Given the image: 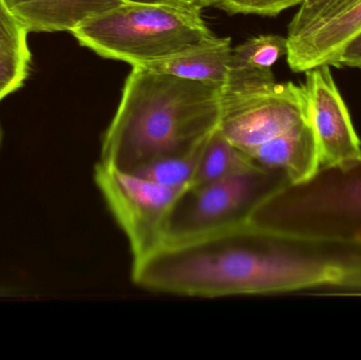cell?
<instances>
[{
    "label": "cell",
    "mask_w": 361,
    "mask_h": 360,
    "mask_svg": "<svg viewBox=\"0 0 361 360\" xmlns=\"http://www.w3.org/2000/svg\"><path fill=\"white\" fill-rule=\"evenodd\" d=\"M133 283L188 297L361 290V242L318 240L245 219L169 239L133 263Z\"/></svg>",
    "instance_id": "6da1fadb"
},
{
    "label": "cell",
    "mask_w": 361,
    "mask_h": 360,
    "mask_svg": "<svg viewBox=\"0 0 361 360\" xmlns=\"http://www.w3.org/2000/svg\"><path fill=\"white\" fill-rule=\"evenodd\" d=\"M221 114L219 89L133 67L102 139L99 163L133 173L152 161L190 151L219 128Z\"/></svg>",
    "instance_id": "7a4b0ae2"
},
{
    "label": "cell",
    "mask_w": 361,
    "mask_h": 360,
    "mask_svg": "<svg viewBox=\"0 0 361 360\" xmlns=\"http://www.w3.org/2000/svg\"><path fill=\"white\" fill-rule=\"evenodd\" d=\"M193 0L180 4L123 2L70 33L104 58L142 67L216 44Z\"/></svg>",
    "instance_id": "3957f363"
},
{
    "label": "cell",
    "mask_w": 361,
    "mask_h": 360,
    "mask_svg": "<svg viewBox=\"0 0 361 360\" xmlns=\"http://www.w3.org/2000/svg\"><path fill=\"white\" fill-rule=\"evenodd\" d=\"M252 218L305 238L361 242V156L286 185Z\"/></svg>",
    "instance_id": "277c9868"
},
{
    "label": "cell",
    "mask_w": 361,
    "mask_h": 360,
    "mask_svg": "<svg viewBox=\"0 0 361 360\" xmlns=\"http://www.w3.org/2000/svg\"><path fill=\"white\" fill-rule=\"evenodd\" d=\"M220 129L227 141L247 152L310 120L305 85L276 78H243L221 89Z\"/></svg>",
    "instance_id": "5b68a950"
},
{
    "label": "cell",
    "mask_w": 361,
    "mask_h": 360,
    "mask_svg": "<svg viewBox=\"0 0 361 360\" xmlns=\"http://www.w3.org/2000/svg\"><path fill=\"white\" fill-rule=\"evenodd\" d=\"M290 185L279 171L256 167L183 194L169 220L167 239H178L250 219L269 197Z\"/></svg>",
    "instance_id": "8992f818"
},
{
    "label": "cell",
    "mask_w": 361,
    "mask_h": 360,
    "mask_svg": "<svg viewBox=\"0 0 361 360\" xmlns=\"http://www.w3.org/2000/svg\"><path fill=\"white\" fill-rule=\"evenodd\" d=\"M94 181L130 245L133 261L166 241L169 220L184 192L97 163Z\"/></svg>",
    "instance_id": "52a82bcc"
},
{
    "label": "cell",
    "mask_w": 361,
    "mask_h": 360,
    "mask_svg": "<svg viewBox=\"0 0 361 360\" xmlns=\"http://www.w3.org/2000/svg\"><path fill=\"white\" fill-rule=\"evenodd\" d=\"M305 74L310 120L317 139L319 169L360 158V137L330 66H319Z\"/></svg>",
    "instance_id": "ba28073f"
},
{
    "label": "cell",
    "mask_w": 361,
    "mask_h": 360,
    "mask_svg": "<svg viewBox=\"0 0 361 360\" xmlns=\"http://www.w3.org/2000/svg\"><path fill=\"white\" fill-rule=\"evenodd\" d=\"M361 33V0L326 23L288 38L286 61L295 73L322 65L332 67L343 49Z\"/></svg>",
    "instance_id": "9c48e42d"
},
{
    "label": "cell",
    "mask_w": 361,
    "mask_h": 360,
    "mask_svg": "<svg viewBox=\"0 0 361 360\" xmlns=\"http://www.w3.org/2000/svg\"><path fill=\"white\" fill-rule=\"evenodd\" d=\"M259 167L279 171L290 184L310 179L319 169V151L311 120L245 152Z\"/></svg>",
    "instance_id": "30bf717a"
},
{
    "label": "cell",
    "mask_w": 361,
    "mask_h": 360,
    "mask_svg": "<svg viewBox=\"0 0 361 360\" xmlns=\"http://www.w3.org/2000/svg\"><path fill=\"white\" fill-rule=\"evenodd\" d=\"M27 32H71L125 0H10Z\"/></svg>",
    "instance_id": "8fae6325"
},
{
    "label": "cell",
    "mask_w": 361,
    "mask_h": 360,
    "mask_svg": "<svg viewBox=\"0 0 361 360\" xmlns=\"http://www.w3.org/2000/svg\"><path fill=\"white\" fill-rule=\"evenodd\" d=\"M231 38L220 37L212 46L142 67L203 82L221 91L231 75Z\"/></svg>",
    "instance_id": "7c38bea8"
},
{
    "label": "cell",
    "mask_w": 361,
    "mask_h": 360,
    "mask_svg": "<svg viewBox=\"0 0 361 360\" xmlns=\"http://www.w3.org/2000/svg\"><path fill=\"white\" fill-rule=\"evenodd\" d=\"M27 34L10 0H0V101L27 80L31 63Z\"/></svg>",
    "instance_id": "4fadbf2b"
},
{
    "label": "cell",
    "mask_w": 361,
    "mask_h": 360,
    "mask_svg": "<svg viewBox=\"0 0 361 360\" xmlns=\"http://www.w3.org/2000/svg\"><path fill=\"white\" fill-rule=\"evenodd\" d=\"M256 167L258 165L245 152L227 141L220 129H216L206 142L191 190Z\"/></svg>",
    "instance_id": "5bb4252c"
},
{
    "label": "cell",
    "mask_w": 361,
    "mask_h": 360,
    "mask_svg": "<svg viewBox=\"0 0 361 360\" xmlns=\"http://www.w3.org/2000/svg\"><path fill=\"white\" fill-rule=\"evenodd\" d=\"M207 139L190 151L152 161L133 173L171 190L189 192Z\"/></svg>",
    "instance_id": "9a60e30c"
},
{
    "label": "cell",
    "mask_w": 361,
    "mask_h": 360,
    "mask_svg": "<svg viewBox=\"0 0 361 360\" xmlns=\"http://www.w3.org/2000/svg\"><path fill=\"white\" fill-rule=\"evenodd\" d=\"M288 54V37L260 35L233 48L231 65L250 69L269 70Z\"/></svg>",
    "instance_id": "2e32d148"
},
{
    "label": "cell",
    "mask_w": 361,
    "mask_h": 360,
    "mask_svg": "<svg viewBox=\"0 0 361 360\" xmlns=\"http://www.w3.org/2000/svg\"><path fill=\"white\" fill-rule=\"evenodd\" d=\"M358 0H324L307 13H296L288 27V38H295L347 11Z\"/></svg>",
    "instance_id": "e0dca14e"
},
{
    "label": "cell",
    "mask_w": 361,
    "mask_h": 360,
    "mask_svg": "<svg viewBox=\"0 0 361 360\" xmlns=\"http://www.w3.org/2000/svg\"><path fill=\"white\" fill-rule=\"evenodd\" d=\"M305 0H220L216 8L228 15H258L276 17Z\"/></svg>",
    "instance_id": "ac0fdd59"
},
{
    "label": "cell",
    "mask_w": 361,
    "mask_h": 360,
    "mask_svg": "<svg viewBox=\"0 0 361 360\" xmlns=\"http://www.w3.org/2000/svg\"><path fill=\"white\" fill-rule=\"evenodd\" d=\"M332 67L361 69V33L353 38L333 63Z\"/></svg>",
    "instance_id": "d6986e66"
},
{
    "label": "cell",
    "mask_w": 361,
    "mask_h": 360,
    "mask_svg": "<svg viewBox=\"0 0 361 360\" xmlns=\"http://www.w3.org/2000/svg\"><path fill=\"white\" fill-rule=\"evenodd\" d=\"M324 0H305L302 4L299 6V10L297 13H307L313 10L316 6H319Z\"/></svg>",
    "instance_id": "ffe728a7"
},
{
    "label": "cell",
    "mask_w": 361,
    "mask_h": 360,
    "mask_svg": "<svg viewBox=\"0 0 361 360\" xmlns=\"http://www.w3.org/2000/svg\"><path fill=\"white\" fill-rule=\"evenodd\" d=\"M125 1L144 2V4H180V2H184L185 0H125Z\"/></svg>",
    "instance_id": "44dd1931"
},
{
    "label": "cell",
    "mask_w": 361,
    "mask_h": 360,
    "mask_svg": "<svg viewBox=\"0 0 361 360\" xmlns=\"http://www.w3.org/2000/svg\"><path fill=\"white\" fill-rule=\"evenodd\" d=\"M197 6L201 8H209V6H214L216 8L220 0H193Z\"/></svg>",
    "instance_id": "7402d4cb"
},
{
    "label": "cell",
    "mask_w": 361,
    "mask_h": 360,
    "mask_svg": "<svg viewBox=\"0 0 361 360\" xmlns=\"http://www.w3.org/2000/svg\"><path fill=\"white\" fill-rule=\"evenodd\" d=\"M2 141V129L1 127H0V144H1Z\"/></svg>",
    "instance_id": "603a6c76"
}]
</instances>
